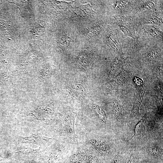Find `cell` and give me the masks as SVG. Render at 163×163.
Masks as SVG:
<instances>
[{"instance_id": "1", "label": "cell", "mask_w": 163, "mask_h": 163, "mask_svg": "<svg viewBox=\"0 0 163 163\" xmlns=\"http://www.w3.org/2000/svg\"><path fill=\"white\" fill-rule=\"evenodd\" d=\"M115 19L120 30L126 36L132 38L135 44L136 38L135 28L130 18L123 15L116 17Z\"/></svg>"}, {"instance_id": "2", "label": "cell", "mask_w": 163, "mask_h": 163, "mask_svg": "<svg viewBox=\"0 0 163 163\" xmlns=\"http://www.w3.org/2000/svg\"><path fill=\"white\" fill-rule=\"evenodd\" d=\"M140 32L145 38L154 41H163V31L152 25H146L141 28Z\"/></svg>"}, {"instance_id": "3", "label": "cell", "mask_w": 163, "mask_h": 163, "mask_svg": "<svg viewBox=\"0 0 163 163\" xmlns=\"http://www.w3.org/2000/svg\"><path fill=\"white\" fill-rule=\"evenodd\" d=\"M153 11L143 16L140 20L139 23L144 25L155 24L162 27V14L156 9Z\"/></svg>"}, {"instance_id": "4", "label": "cell", "mask_w": 163, "mask_h": 163, "mask_svg": "<svg viewBox=\"0 0 163 163\" xmlns=\"http://www.w3.org/2000/svg\"><path fill=\"white\" fill-rule=\"evenodd\" d=\"M107 42L109 46L118 56L123 54L122 45L117 32L115 30L110 29L106 37Z\"/></svg>"}, {"instance_id": "5", "label": "cell", "mask_w": 163, "mask_h": 163, "mask_svg": "<svg viewBox=\"0 0 163 163\" xmlns=\"http://www.w3.org/2000/svg\"><path fill=\"white\" fill-rule=\"evenodd\" d=\"M134 2L130 0L113 1L112 6L115 13L121 16L123 15L129 10Z\"/></svg>"}, {"instance_id": "6", "label": "cell", "mask_w": 163, "mask_h": 163, "mask_svg": "<svg viewBox=\"0 0 163 163\" xmlns=\"http://www.w3.org/2000/svg\"><path fill=\"white\" fill-rule=\"evenodd\" d=\"M19 139L21 142L22 143L41 145L49 142L52 139L44 136L40 133H37L28 136H20Z\"/></svg>"}, {"instance_id": "7", "label": "cell", "mask_w": 163, "mask_h": 163, "mask_svg": "<svg viewBox=\"0 0 163 163\" xmlns=\"http://www.w3.org/2000/svg\"><path fill=\"white\" fill-rule=\"evenodd\" d=\"M74 122L75 118L70 119L69 122L65 123L61 129V135L77 142V137L75 133Z\"/></svg>"}, {"instance_id": "8", "label": "cell", "mask_w": 163, "mask_h": 163, "mask_svg": "<svg viewBox=\"0 0 163 163\" xmlns=\"http://www.w3.org/2000/svg\"><path fill=\"white\" fill-rule=\"evenodd\" d=\"M133 9L136 13H142L155 9V3L152 0H142L136 1Z\"/></svg>"}, {"instance_id": "9", "label": "cell", "mask_w": 163, "mask_h": 163, "mask_svg": "<svg viewBox=\"0 0 163 163\" xmlns=\"http://www.w3.org/2000/svg\"><path fill=\"white\" fill-rule=\"evenodd\" d=\"M90 142L94 148L103 156L108 155L110 151L109 146L104 142L94 139H91Z\"/></svg>"}, {"instance_id": "10", "label": "cell", "mask_w": 163, "mask_h": 163, "mask_svg": "<svg viewBox=\"0 0 163 163\" xmlns=\"http://www.w3.org/2000/svg\"><path fill=\"white\" fill-rule=\"evenodd\" d=\"M149 48L147 51L146 59L149 62H152L160 54V49L157 46H153Z\"/></svg>"}, {"instance_id": "11", "label": "cell", "mask_w": 163, "mask_h": 163, "mask_svg": "<svg viewBox=\"0 0 163 163\" xmlns=\"http://www.w3.org/2000/svg\"><path fill=\"white\" fill-rule=\"evenodd\" d=\"M16 152L19 154L28 156L37 153L38 149H33L28 147L21 146L18 148Z\"/></svg>"}, {"instance_id": "12", "label": "cell", "mask_w": 163, "mask_h": 163, "mask_svg": "<svg viewBox=\"0 0 163 163\" xmlns=\"http://www.w3.org/2000/svg\"><path fill=\"white\" fill-rule=\"evenodd\" d=\"M113 112L116 119L119 121L122 120L123 116V110L121 104L118 101L114 103L113 107Z\"/></svg>"}, {"instance_id": "13", "label": "cell", "mask_w": 163, "mask_h": 163, "mask_svg": "<svg viewBox=\"0 0 163 163\" xmlns=\"http://www.w3.org/2000/svg\"><path fill=\"white\" fill-rule=\"evenodd\" d=\"M146 152L149 155L153 156H158L162 155L163 149L161 147L155 146L147 148Z\"/></svg>"}, {"instance_id": "14", "label": "cell", "mask_w": 163, "mask_h": 163, "mask_svg": "<svg viewBox=\"0 0 163 163\" xmlns=\"http://www.w3.org/2000/svg\"><path fill=\"white\" fill-rule=\"evenodd\" d=\"M94 108L95 112L101 121L105 122L107 120V116L103 110L98 106H95Z\"/></svg>"}, {"instance_id": "15", "label": "cell", "mask_w": 163, "mask_h": 163, "mask_svg": "<svg viewBox=\"0 0 163 163\" xmlns=\"http://www.w3.org/2000/svg\"><path fill=\"white\" fill-rule=\"evenodd\" d=\"M84 157L83 153L78 152L72 155L70 157V160L73 163H80L83 160Z\"/></svg>"}, {"instance_id": "16", "label": "cell", "mask_w": 163, "mask_h": 163, "mask_svg": "<svg viewBox=\"0 0 163 163\" xmlns=\"http://www.w3.org/2000/svg\"><path fill=\"white\" fill-rule=\"evenodd\" d=\"M143 126V120L142 119L136 125L134 129V134L133 136H139L141 133Z\"/></svg>"}, {"instance_id": "17", "label": "cell", "mask_w": 163, "mask_h": 163, "mask_svg": "<svg viewBox=\"0 0 163 163\" xmlns=\"http://www.w3.org/2000/svg\"><path fill=\"white\" fill-rule=\"evenodd\" d=\"M135 156L133 154L130 155L126 160L125 163H134Z\"/></svg>"}, {"instance_id": "18", "label": "cell", "mask_w": 163, "mask_h": 163, "mask_svg": "<svg viewBox=\"0 0 163 163\" xmlns=\"http://www.w3.org/2000/svg\"><path fill=\"white\" fill-rule=\"evenodd\" d=\"M120 160L121 156L118 154L115 157L110 163H120Z\"/></svg>"}, {"instance_id": "19", "label": "cell", "mask_w": 163, "mask_h": 163, "mask_svg": "<svg viewBox=\"0 0 163 163\" xmlns=\"http://www.w3.org/2000/svg\"><path fill=\"white\" fill-rule=\"evenodd\" d=\"M88 163H98V161L96 158L94 156H91L88 160Z\"/></svg>"}, {"instance_id": "20", "label": "cell", "mask_w": 163, "mask_h": 163, "mask_svg": "<svg viewBox=\"0 0 163 163\" xmlns=\"http://www.w3.org/2000/svg\"><path fill=\"white\" fill-rule=\"evenodd\" d=\"M140 79V78H135V83H136V84H138V85L140 84H140H142V82H140V81H141L140 80H141Z\"/></svg>"}]
</instances>
